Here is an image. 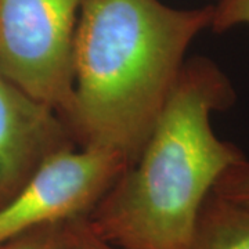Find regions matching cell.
I'll return each instance as SVG.
<instances>
[{
    "label": "cell",
    "mask_w": 249,
    "mask_h": 249,
    "mask_svg": "<svg viewBox=\"0 0 249 249\" xmlns=\"http://www.w3.org/2000/svg\"><path fill=\"white\" fill-rule=\"evenodd\" d=\"M213 9L160 0H83L73 37V96L65 119L80 147L133 163Z\"/></svg>",
    "instance_id": "obj_1"
},
{
    "label": "cell",
    "mask_w": 249,
    "mask_h": 249,
    "mask_svg": "<svg viewBox=\"0 0 249 249\" xmlns=\"http://www.w3.org/2000/svg\"><path fill=\"white\" fill-rule=\"evenodd\" d=\"M65 249H122L100 238L90 229L86 217L72 219L67 223Z\"/></svg>",
    "instance_id": "obj_10"
},
{
    "label": "cell",
    "mask_w": 249,
    "mask_h": 249,
    "mask_svg": "<svg viewBox=\"0 0 249 249\" xmlns=\"http://www.w3.org/2000/svg\"><path fill=\"white\" fill-rule=\"evenodd\" d=\"M83 0H0V73L65 122Z\"/></svg>",
    "instance_id": "obj_3"
},
{
    "label": "cell",
    "mask_w": 249,
    "mask_h": 249,
    "mask_svg": "<svg viewBox=\"0 0 249 249\" xmlns=\"http://www.w3.org/2000/svg\"><path fill=\"white\" fill-rule=\"evenodd\" d=\"M61 116L0 73V208L49 157L75 148Z\"/></svg>",
    "instance_id": "obj_5"
},
{
    "label": "cell",
    "mask_w": 249,
    "mask_h": 249,
    "mask_svg": "<svg viewBox=\"0 0 249 249\" xmlns=\"http://www.w3.org/2000/svg\"><path fill=\"white\" fill-rule=\"evenodd\" d=\"M68 222L46 224L22 232L0 244V249H65Z\"/></svg>",
    "instance_id": "obj_7"
},
{
    "label": "cell",
    "mask_w": 249,
    "mask_h": 249,
    "mask_svg": "<svg viewBox=\"0 0 249 249\" xmlns=\"http://www.w3.org/2000/svg\"><path fill=\"white\" fill-rule=\"evenodd\" d=\"M214 194L240 204L249 205V160L244 158L229 170L213 187Z\"/></svg>",
    "instance_id": "obj_8"
},
{
    "label": "cell",
    "mask_w": 249,
    "mask_h": 249,
    "mask_svg": "<svg viewBox=\"0 0 249 249\" xmlns=\"http://www.w3.org/2000/svg\"><path fill=\"white\" fill-rule=\"evenodd\" d=\"M191 249H249V205L212 191L196 217Z\"/></svg>",
    "instance_id": "obj_6"
},
{
    "label": "cell",
    "mask_w": 249,
    "mask_h": 249,
    "mask_svg": "<svg viewBox=\"0 0 249 249\" xmlns=\"http://www.w3.org/2000/svg\"><path fill=\"white\" fill-rule=\"evenodd\" d=\"M235 101L232 82L213 60H186L140 155L86 216L90 229L122 249H191L206 196L247 158L211 122Z\"/></svg>",
    "instance_id": "obj_2"
},
{
    "label": "cell",
    "mask_w": 249,
    "mask_h": 249,
    "mask_svg": "<svg viewBox=\"0 0 249 249\" xmlns=\"http://www.w3.org/2000/svg\"><path fill=\"white\" fill-rule=\"evenodd\" d=\"M127 165L104 148L53 154L0 208V244L46 224L86 217Z\"/></svg>",
    "instance_id": "obj_4"
},
{
    "label": "cell",
    "mask_w": 249,
    "mask_h": 249,
    "mask_svg": "<svg viewBox=\"0 0 249 249\" xmlns=\"http://www.w3.org/2000/svg\"><path fill=\"white\" fill-rule=\"evenodd\" d=\"M211 28L222 34L242 24L249 25V0H216Z\"/></svg>",
    "instance_id": "obj_9"
}]
</instances>
